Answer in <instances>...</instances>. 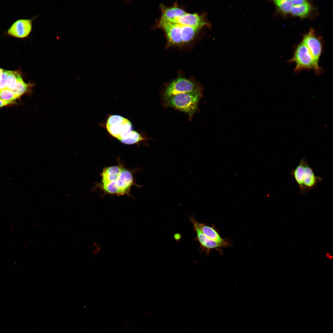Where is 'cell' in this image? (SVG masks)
<instances>
[{"instance_id":"obj_1","label":"cell","mask_w":333,"mask_h":333,"mask_svg":"<svg viewBox=\"0 0 333 333\" xmlns=\"http://www.w3.org/2000/svg\"><path fill=\"white\" fill-rule=\"evenodd\" d=\"M202 91L201 90L175 95L165 100L166 105L180 110L192 117L198 110L199 102L202 96Z\"/></svg>"},{"instance_id":"obj_2","label":"cell","mask_w":333,"mask_h":333,"mask_svg":"<svg viewBox=\"0 0 333 333\" xmlns=\"http://www.w3.org/2000/svg\"><path fill=\"white\" fill-rule=\"evenodd\" d=\"M202 90L199 85L192 79L179 76L166 87L163 95L164 100L175 95Z\"/></svg>"},{"instance_id":"obj_3","label":"cell","mask_w":333,"mask_h":333,"mask_svg":"<svg viewBox=\"0 0 333 333\" xmlns=\"http://www.w3.org/2000/svg\"><path fill=\"white\" fill-rule=\"evenodd\" d=\"M292 62L295 64V70L299 72L302 70H311L316 73L321 71V69L310 53L306 46L302 42L296 49Z\"/></svg>"},{"instance_id":"obj_4","label":"cell","mask_w":333,"mask_h":333,"mask_svg":"<svg viewBox=\"0 0 333 333\" xmlns=\"http://www.w3.org/2000/svg\"><path fill=\"white\" fill-rule=\"evenodd\" d=\"M109 132L119 140L132 130V125L127 119L118 115L110 116L106 123Z\"/></svg>"},{"instance_id":"obj_5","label":"cell","mask_w":333,"mask_h":333,"mask_svg":"<svg viewBox=\"0 0 333 333\" xmlns=\"http://www.w3.org/2000/svg\"><path fill=\"white\" fill-rule=\"evenodd\" d=\"M158 26L164 31L168 44L176 45L183 43L181 33V25L171 22L159 21Z\"/></svg>"},{"instance_id":"obj_6","label":"cell","mask_w":333,"mask_h":333,"mask_svg":"<svg viewBox=\"0 0 333 333\" xmlns=\"http://www.w3.org/2000/svg\"><path fill=\"white\" fill-rule=\"evenodd\" d=\"M133 182L131 173L127 170L122 169L118 180L110 183L116 195H123L128 193Z\"/></svg>"},{"instance_id":"obj_7","label":"cell","mask_w":333,"mask_h":333,"mask_svg":"<svg viewBox=\"0 0 333 333\" xmlns=\"http://www.w3.org/2000/svg\"><path fill=\"white\" fill-rule=\"evenodd\" d=\"M302 42L306 46L314 60L319 63L322 52V44L313 29L310 30L304 36Z\"/></svg>"},{"instance_id":"obj_8","label":"cell","mask_w":333,"mask_h":333,"mask_svg":"<svg viewBox=\"0 0 333 333\" xmlns=\"http://www.w3.org/2000/svg\"><path fill=\"white\" fill-rule=\"evenodd\" d=\"M171 23L200 28L209 25L203 15L197 13L191 14L187 12L176 18Z\"/></svg>"},{"instance_id":"obj_9","label":"cell","mask_w":333,"mask_h":333,"mask_svg":"<svg viewBox=\"0 0 333 333\" xmlns=\"http://www.w3.org/2000/svg\"><path fill=\"white\" fill-rule=\"evenodd\" d=\"M32 21L22 19L15 22L8 31V34L12 36L23 38L27 37L32 30Z\"/></svg>"},{"instance_id":"obj_10","label":"cell","mask_w":333,"mask_h":333,"mask_svg":"<svg viewBox=\"0 0 333 333\" xmlns=\"http://www.w3.org/2000/svg\"><path fill=\"white\" fill-rule=\"evenodd\" d=\"M190 220L192 224H195L201 232L209 238L217 242L222 247H227L229 245L227 241L221 237L213 227L200 223L192 217H191Z\"/></svg>"},{"instance_id":"obj_11","label":"cell","mask_w":333,"mask_h":333,"mask_svg":"<svg viewBox=\"0 0 333 333\" xmlns=\"http://www.w3.org/2000/svg\"><path fill=\"white\" fill-rule=\"evenodd\" d=\"M303 180L306 190H308L314 187L318 183L322 180L320 177L315 175L313 169L310 166L307 162L305 165Z\"/></svg>"},{"instance_id":"obj_12","label":"cell","mask_w":333,"mask_h":333,"mask_svg":"<svg viewBox=\"0 0 333 333\" xmlns=\"http://www.w3.org/2000/svg\"><path fill=\"white\" fill-rule=\"evenodd\" d=\"M162 15L160 22H172L176 18L187 12L177 6L167 7L162 5Z\"/></svg>"},{"instance_id":"obj_13","label":"cell","mask_w":333,"mask_h":333,"mask_svg":"<svg viewBox=\"0 0 333 333\" xmlns=\"http://www.w3.org/2000/svg\"><path fill=\"white\" fill-rule=\"evenodd\" d=\"M122 170L121 167L117 166L105 168L101 174V186L116 181L118 180Z\"/></svg>"},{"instance_id":"obj_14","label":"cell","mask_w":333,"mask_h":333,"mask_svg":"<svg viewBox=\"0 0 333 333\" xmlns=\"http://www.w3.org/2000/svg\"><path fill=\"white\" fill-rule=\"evenodd\" d=\"M193 225L196 232L197 240L203 247L208 249H216L220 250L222 247L220 244L208 238L195 224H193Z\"/></svg>"},{"instance_id":"obj_15","label":"cell","mask_w":333,"mask_h":333,"mask_svg":"<svg viewBox=\"0 0 333 333\" xmlns=\"http://www.w3.org/2000/svg\"><path fill=\"white\" fill-rule=\"evenodd\" d=\"M306 162L305 158H302L298 164L291 172L292 175H293L302 192H304L306 191L304 186L303 177L305 165Z\"/></svg>"},{"instance_id":"obj_16","label":"cell","mask_w":333,"mask_h":333,"mask_svg":"<svg viewBox=\"0 0 333 333\" xmlns=\"http://www.w3.org/2000/svg\"><path fill=\"white\" fill-rule=\"evenodd\" d=\"M200 29L181 25V33L182 43H187L192 40Z\"/></svg>"},{"instance_id":"obj_17","label":"cell","mask_w":333,"mask_h":333,"mask_svg":"<svg viewBox=\"0 0 333 333\" xmlns=\"http://www.w3.org/2000/svg\"><path fill=\"white\" fill-rule=\"evenodd\" d=\"M311 10V5L307 2L302 4L293 5L290 13L294 16L304 18L309 14Z\"/></svg>"},{"instance_id":"obj_18","label":"cell","mask_w":333,"mask_h":333,"mask_svg":"<svg viewBox=\"0 0 333 333\" xmlns=\"http://www.w3.org/2000/svg\"><path fill=\"white\" fill-rule=\"evenodd\" d=\"M145 139L137 132L132 130L119 141L125 144H132Z\"/></svg>"},{"instance_id":"obj_19","label":"cell","mask_w":333,"mask_h":333,"mask_svg":"<svg viewBox=\"0 0 333 333\" xmlns=\"http://www.w3.org/2000/svg\"><path fill=\"white\" fill-rule=\"evenodd\" d=\"M22 78L19 72L10 71L6 81V88L13 91L16 87L18 81Z\"/></svg>"},{"instance_id":"obj_20","label":"cell","mask_w":333,"mask_h":333,"mask_svg":"<svg viewBox=\"0 0 333 333\" xmlns=\"http://www.w3.org/2000/svg\"><path fill=\"white\" fill-rule=\"evenodd\" d=\"M273 2L278 10L284 14L290 13L293 6L291 0H276Z\"/></svg>"},{"instance_id":"obj_21","label":"cell","mask_w":333,"mask_h":333,"mask_svg":"<svg viewBox=\"0 0 333 333\" xmlns=\"http://www.w3.org/2000/svg\"><path fill=\"white\" fill-rule=\"evenodd\" d=\"M31 86V85L30 84L26 83L24 82L22 78L19 80L16 87L13 91L16 94L20 97L27 92Z\"/></svg>"},{"instance_id":"obj_22","label":"cell","mask_w":333,"mask_h":333,"mask_svg":"<svg viewBox=\"0 0 333 333\" xmlns=\"http://www.w3.org/2000/svg\"><path fill=\"white\" fill-rule=\"evenodd\" d=\"M20 97L13 91L5 88L0 90V99L6 101H14Z\"/></svg>"},{"instance_id":"obj_23","label":"cell","mask_w":333,"mask_h":333,"mask_svg":"<svg viewBox=\"0 0 333 333\" xmlns=\"http://www.w3.org/2000/svg\"><path fill=\"white\" fill-rule=\"evenodd\" d=\"M10 71L3 69L0 77V90L6 88V81Z\"/></svg>"},{"instance_id":"obj_24","label":"cell","mask_w":333,"mask_h":333,"mask_svg":"<svg viewBox=\"0 0 333 333\" xmlns=\"http://www.w3.org/2000/svg\"><path fill=\"white\" fill-rule=\"evenodd\" d=\"M14 103V101H6L0 99V108Z\"/></svg>"},{"instance_id":"obj_25","label":"cell","mask_w":333,"mask_h":333,"mask_svg":"<svg viewBox=\"0 0 333 333\" xmlns=\"http://www.w3.org/2000/svg\"><path fill=\"white\" fill-rule=\"evenodd\" d=\"M293 5H297L305 3L307 2L305 0H291Z\"/></svg>"},{"instance_id":"obj_26","label":"cell","mask_w":333,"mask_h":333,"mask_svg":"<svg viewBox=\"0 0 333 333\" xmlns=\"http://www.w3.org/2000/svg\"><path fill=\"white\" fill-rule=\"evenodd\" d=\"M326 256L327 258L330 259H331L332 258V256L331 255V254L329 253H327V254H326Z\"/></svg>"},{"instance_id":"obj_27","label":"cell","mask_w":333,"mask_h":333,"mask_svg":"<svg viewBox=\"0 0 333 333\" xmlns=\"http://www.w3.org/2000/svg\"><path fill=\"white\" fill-rule=\"evenodd\" d=\"M3 69L0 68V77L3 72Z\"/></svg>"}]
</instances>
